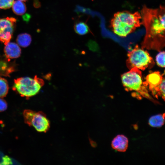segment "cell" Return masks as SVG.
<instances>
[{
	"label": "cell",
	"mask_w": 165,
	"mask_h": 165,
	"mask_svg": "<svg viewBox=\"0 0 165 165\" xmlns=\"http://www.w3.org/2000/svg\"><path fill=\"white\" fill-rule=\"evenodd\" d=\"M141 15L146 31L141 47L159 50L165 47V6L151 9L144 6Z\"/></svg>",
	"instance_id": "obj_1"
},
{
	"label": "cell",
	"mask_w": 165,
	"mask_h": 165,
	"mask_svg": "<svg viewBox=\"0 0 165 165\" xmlns=\"http://www.w3.org/2000/svg\"><path fill=\"white\" fill-rule=\"evenodd\" d=\"M141 20V14L138 12H118L114 14L111 20L110 27L115 34L124 37L140 26L142 24Z\"/></svg>",
	"instance_id": "obj_2"
},
{
	"label": "cell",
	"mask_w": 165,
	"mask_h": 165,
	"mask_svg": "<svg viewBox=\"0 0 165 165\" xmlns=\"http://www.w3.org/2000/svg\"><path fill=\"white\" fill-rule=\"evenodd\" d=\"M121 78L125 89L131 92L133 96L139 98L141 97L150 98L147 88L143 82L140 70L133 68L122 74Z\"/></svg>",
	"instance_id": "obj_3"
},
{
	"label": "cell",
	"mask_w": 165,
	"mask_h": 165,
	"mask_svg": "<svg viewBox=\"0 0 165 165\" xmlns=\"http://www.w3.org/2000/svg\"><path fill=\"white\" fill-rule=\"evenodd\" d=\"M44 82L37 75L34 77H22L15 79L13 89L21 96L28 98L38 93Z\"/></svg>",
	"instance_id": "obj_4"
},
{
	"label": "cell",
	"mask_w": 165,
	"mask_h": 165,
	"mask_svg": "<svg viewBox=\"0 0 165 165\" xmlns=\"http://www.w3.org/2000/svg\"><path fill=\"white\" fill-rule=\"evenodd\" d=\"M126 64L130 70L136 68L142 70L150 68L154 65L152 58L146 50L136 45L127 54Z\"/></svg>",
	"instance_id": "obj_5"
},
{
	"label": "cell",
	"mask_w": 165,
	"mask_h": 165,
	"mask_svg": "<svg viewBox=\"0 0 165 165\" xmlns=\"http://www.w3.org/2000/svg\"><path fill=\"white\" fill-rule=\"evenodd\" d=\"M16 20L13 17L0 19V42L5 45L9 42L14 30Z\"/></svg>",
	"instance_id": "obj_6"
},
{
	"label": "cell",
	"mask_w": 165,
	"mask_h": 165,
	"mask_svg": "<svg viewBox=\"0 0 165 165\" xmlns=\"http://www.w3.org/2000/svg\"><path fill=\"white\" fill-rule=\"evenodd\" d=\"M33 127L37 131L46 132L50 127V123L46 115L42 112H35L32 119L31 126Z\"/></svg>",
	"instance_id": "obj_7"
},
{
	"label": "cell",
	"mask_w": 165,
	"mask_h": 165,
	"mask_svg": "<svg viewBox=\"0 0 165 165\" xmlns=\"http://www.w3.org/2000/svg\"><path fill=\"white\" fill-rule=\"evenodd\" d=\"M162 77V75L159 72H154L148 74L146 77L145 81L143 82L145 86L148 88L152 94L156 97L159 95V86Z\"/></svg>",
	"instance_id": "obj_8"
},
{
	"label": "cell",
	"mask_w": 165,
	"mask_h": 165,
	"mask_svg": "<svg viewBox=\"0 0 165 165\" xmlns=\"http://www.w3.org/2000/svg\"><path fill=\"white\" fill-rule=\"evenodd\" d=\"M4 52L7 58H16L20 57L21 50L17 44L9 42L5 45Z\"/></svg>",
	"instance_id": "obj_9"
},
{
	"label": "cell",
	"mask_w": 165,
	"mask_h": 165,
	"mask_svg": "<svg viewBox=\"0 0 165 165\" xmlns=\"http://www.w3.org/2000/svg\"><path fill=\"white\" fill-rule=\"evenodd\" d=\"M128 140L125 136L120 134L116 136L112 140L111 145L115 150L120 152H124L127 150Z\"/></svg>",
	"instance_id": "obj_10"
},
{
	"label": "cell",
	"mask_w": 165,
	"mask_h": 165,
	"mask_svg": "<svg viewBox=\"0 0 165 165\" xmlns=\"http://www.w3.org/2000/svg\"><path fill=\"white\" fill-rule=\"evenodd\" d=\"M74 29L76 33L80 35H85L90 31L88 25L82 21H76L74 24Z\"/></svg>",
	"instance_id": "obj_11"
},
{
	"label": "cell",
	"mask_w": 165,
	"mask_h": 165,
	"mask_svg": "<svg viewBox=\"0 0 165 165\" xmlns=\"http://www.w3.org/2000/svg\"><path fill=\"white\" fill-rule=\"evenodd\" d=\"M31 35L27 33H22L19 35L16 39L18 45L24 48L29 46L31 43Z\"/></svg>",
	"instance_id": "obj_12"
},
{
	"label": "cell",
	"mask_w": 165,
	"mask_h": 165,
	"mask_svg": "<svg viewBox=\"0 0 165 165\" xmlns=\"http://www.w3.org/2000/svg\"><path fill=\"white\" fill-rule=\"evenodd\" d=\"M165 113L158 114L151 117L149 119L148 123L153 127H160L163 125L165 122Z\"/></svg>",
	"instance_id": "obj_13"
},
{
	"label": "cell",
	"mask_w": 165,
	"mask_h": 165,
	"mask_svg": "<svg viewBox=\"0 0 165 165\" xmlns=\"http://www.w3.org/2000/svg\"><path fill=\"white\" fill-rule=\"evenodd\" d=\"M27 8L25 4L21 1L17 0L15 1L12 6V10L16 14L21 15L26 11Z\"/></svg>",
	"instance_id": "obj_14"
},
{
	"label": "cell",
	"mask_w": 165,
	"mask_h": 165,
	"mask_svg": "<svg viewBox=\"0 0 165 165\" xmlns=\"http://www.w3.org/2000/svg\"><path fill=\"white\" fill-rule=\"evenodd\" d=\"M9 89V85L7 80L0 77V98H2L6 96Z\"/></svg>",
	"instance_id": "obj_15"
},
{
	"label": "cell",
	"mask_w": 165,
	"mask_h": 165,
	"mask_svg": "<svg viewBox=\"0 0 165 165\" xmlns=\"http://www.w3.org/2000/svg\"><path fill=\"white\" fill-rule=\"evenodd\" d=\"M35 112L30 109H25L23 112V116L24 122L29 126H31L32 117Z\"/></svg>",
	"instance_id": "obj_16"
},
{
	"label": "cell",
	"mask_w": 165,
	"mask_h": 165,
	"mask_svg": "<svg viewBox=\"0 0 165 165\" xmlns=\"http://www.w3.org/2000/svg\"><path fill=\"white\" fill-rule=\"evenodd\" d=\"M156 61L157 64L160 67H165V51L160 52L156 56Z\"/></svg>",
	"instance_id": "obj_17"
},
{
	"label": "cell",
	"mask_w": 165,
	"mask_h": 165,
	"mask_svg": "<svg viewBox=\"0 0 165 165\" xmlns=\"http://www.w3.org/2000/svg\"><path fill=\"white\" fill-rule=\"evenodd\" d=\"M14 0H0V9H6L11 8Z\"/></svg>",
	"instance_id": "obj_18"
},
{
	"label": "cell",
	"mask_w": 165,
	"mask_h": 165,
	"mask_svg": "<svg viewBox=\"0 0 165 165\" xmlns=\"http://www.w3.org/2000/svg\"><path fill=\"white\" fill-rule=\"evenodd\" d=\"M162 79L159 86V95L165 100V72L162 75Z\"/></svg>",
	"instance_id": "obj_19"
},
{
	"label": "cell",
	"mask_w": 165,
	"mask_h": 165,
	"mask_svg": "<svg viewBox=\"0 0 165 165\" xmlns=\"http://www.w3.org/2000/svg\"><path fill=\"white\" fill-rule=\"evenodd\" d=\"M13 164L12 159L7 156H3L0 163V165H10Z\"/></svg>",
	"instance_id": "obj_20"
},
{
	"label": "cell",
	"mask_w": 165,
	"mask_h": 165,
	"mask_svg": "<svg viewBox=\"0 0 165 165\" xmlns=\"http://www.w3.org/2000/svg\"><path fill=\"white\" fill-rule=\"evenodd\" d=\"M7 108V104L6 101L0 98V112L6 110Z\"/></svg>",
	"instance_id": "obj_21"
},
{
	"label": "cell",
	"mask_w": 165,
	"mask_h": 165,
	"mask_svg": "<svg viewBox=\"0 0 165 165\" xmlns=\"http://www.w3.org/2000/svg\"><path fill=\"white\" fill-rule=\"evenodd\" d=\"M33 6L36 8H40L41 6V4L39 0H34Z\"/></svg>",
	"instance_id": "obj_22"
},
{
	"label": "cell",
	"mask_w": 165,
	"mask_h": 165,
	"mask_svg": "<svg viewBox=\"0 0 165 165\" xmlns=\"http://www.w3.org/2000/svg\"><path fill=\"white\" fill-rule=\"evenodd\" d=\"M21 1L25 2L28 0H19Z\"/></svg>",
	"instance_id": "obj_23"
}]
</instances>
